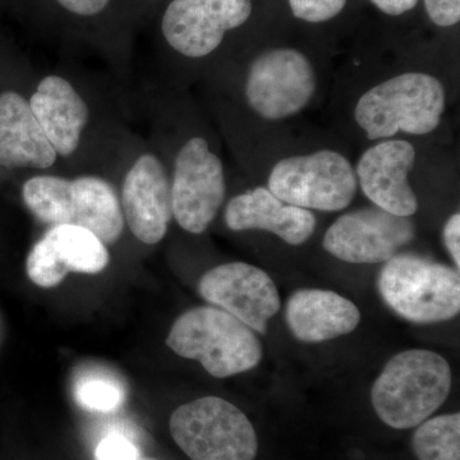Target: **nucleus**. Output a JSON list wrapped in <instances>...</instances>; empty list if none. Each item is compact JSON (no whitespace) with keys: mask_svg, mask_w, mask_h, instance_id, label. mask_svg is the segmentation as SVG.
<instances>
[{"mask_svg":"<svg viewBox=\"0 0 460 460\" xmlns=\"http://www.w3.org/2000/svg\"><path fill=\"white\" fill-rule=\"evenodd\" d=\"M449 363L428 349H410L386 363L371 390L378 419L395 429L416 428L447 401L452 389Z\"/></svg>","mask_w":460,"mask_h":460,"instance_id":"f257e3e1","label":"nucleus"},{"mask_svg":"<svg viewBox=\"0 0 460 460\" xmlns=\"http://www.w3.org/2000/svg\"><path fill=\"white\" fill-rule=\"evenodd\" d=\"M22 199L40 222L51 226H83L104 244H113L122 235L124 217L117 193L95 175L75 180L38 175L23 184Z\"/></svg>","mask_w":460,"mask_h":460,"instance_id":"f03ea898","label":"nucleus"},{"mask_svg":"<svg viewBox=\"0 0 460 460\" xmlns=\"http://www.w3.org/2000/svg\"><path fill=\"white\" fill-rule=\"evenodd\" d=\"M445 104L447 93L438 78L407 72L363 93L354 118L371 141L394 137L401 132L429 135L440 124Z\"/></svg>","mask_w":460,"mask_h":460,"instance_id":"7ed1b4c3","label":"nucleus"},{"mask_svg":"<svg viewBox=\"0 0 460 460\" xmlns=\"http://www.w3.org/2000/svg\"><path fill=\"white\" fill-rule=\"evenodd\" d=\"M166 345L178 356L199 361L217 378L252 370L262 359L255 332L217 307H196L181 314Z\"/></svg>","mask_w":460,"mask_h":460,"instance_id":"20e7f679","label":"nucleus"},{"mask_svg":"<svg viewBox=\"0 0 460 460\" xmlns=\"http://www.w3.org/2000/svg\"><path fill=\"white\" fill-rule=\"evenodd\" d=\"M381 298L398 316L414 323L452 320L460 311L458 269L417 255L399 253L378 274Z\"/></svg>","mask_w":460,"mask_h":460,"instance_id":"39448f33","label":"nucleus"},{"mask_svg":"<svg viewBox=\"0 0 460 460\" xmlns=\"http://www.w3.org/2000/svg\"><path fill=\"white\" fill-rule=\"evenodd\" d=\"M169 429L192 460H253L259 452V438L246 414L217 396L181 405L172 411Z\"/></svg>","mask_w":460,"mask_h":460,"instance_id":"423d86ee","label":"nucleus"},{"mask_svg":"<svg viewBox=\"0 0 460 460\" xmlns=\"http://www.w3.org/2000/svg\"><path fill=\"white\" fill-rule=\"evenodd\" d=\"M357 189L358 181L349 160L332 150L286 157L269 177V190L278 199L305 210H344L352 204Z\"/></svg>","mask_w":460,"mask_h":460,"instance_id":"0eeeda50","label":"nucleus"},{"mask_svg":"<svg viewBox=\"0 0 460 460\" xmlns=\"http://www.w3.org/2000/svg\"><path fill=\"white\" fill-rule=\"evenodd\" d=\"M316 91L310 59L292 48L263 51L248 71V105L268 120L286 119L304 111Z\"/></svg>","mask_w":460,"mask_h":460,"instance_id":"6e6552de","label":"nucleus"},{"mask_svg":"<svg viewBox=\"0 0 460 460\" xmlns=\"http://www.w3.org/2000/svg\"><path fill=\"white\" fill-rule=\"evenodd\" d=\"M171 187L172 217L181 228L192 234L204 233L226 198L222 162L205 138H190L181 148Z\"/></svg>","mask_w":460,"mask_h":460,"instance_id":"1a4fd4ad","label":"nucleus"},{"mask_svg":"<svg viewBox=\"0 0 460 460\" xmlns=\"http://www.w3.org/2000/svg\"><path fill=\"white\" fill-rule=\"evenodd\" d=\"M416 237L410 217L387 213L377 206L341 215L326 230L323 246L349 263H385Z\"/></svg>","mask_w":460,"mask_h":460,"instance_id":"9d476101","label":"nucleus"},{"mask_svg":"<svg viewBox=\"0 0 460 460\" xmlns=\"http://www.w3.org/2000/svg\"><path fill=\"white\" fill-rule=\"evenodd\" d=\"M199 292L208 304L260 334L268 332L269 321L280 310L279 290L270 275L246 262L211 269L199 280Z\"/></svg>","mask_w":460,"mask_h":460,"instance_id":"9b49d317","label":"nucleus"},{"mask_svg":"<svg viewBox=\"0 0 460 460\" xmlns=\"http://www.w3.org/2000/svg\"><path fill=\"white\" fill-rule=\"evenodd\" d=\"M251 14V0H172L163 16V35L181 56L202 58L217 50L226 33L246 23Z\"/></svg>","mask_w":460,"mask_h":460,"instance_id":"f8f14e48","label":"nucleus"},{"mask_svg":"<svg viewBox=\"0 0 460 460\" xmlns=\"http://www.w3.org/2000/svg\"><path fill=\"white\" fill-rule=\"evenodd\" d=\"M108 263L107 244L90 230L54 226L33 244L27 256L26 272L33 284L50 289L59 286L69 272L99 274Z\"/></svg>","mask_w":460,"mask_h":460,"instance_id":"ddd939ff","label":"nucleus"},{"mask_svg":"<svg viewBox=\"0 0 460 460\" xmlns=\"http://www.w3.org/2000/svg\"><path fill=\"white\" fill-rule=\"evenodd\" d=\"M416 162L410 142L387 140L368 148L357 165V181L372 204L398 217H411L419 199L408 174Z\"/></svg>","mask_w":460,"mask_h":460,"instance_id":"4468645a","label":"nucleus"},{"mask_svg":"<svg viewBox=\"0 0 460 460\" xmlns=\"http://www.w3.org/2000/svg\"><path fill=\"white\" fill-rule=\"evenodd\" d=\"M123 217L132 234L145 244L165 237L172 217V187L164 166L144 154L127 172L122 190Z\"/></svg>","mask_w":460,"mask_h":460,"instance_id":"2eb2a0df","label":"nucleus"},{"mask_svg":"<svg viewBox=\"0 0 460 460\" xmlns=\"http://www.w3.org/2000/svg\"><path fill=\"white\" fill-rule=\"evenodd\" d=\"M226 223L234 232L266 230L290 246L304 244L316 228V217L310 210L281 201L265 187H257L230 199Z\"/></svg>","mask_w":460,"mask_h":460,"instance_id":"dca6fc26","label":"nucleus"},{"mask_svg":"<svg viewBox=\"0 0 460 460\" xmlns=\"http://www.w3.org/2000/svg\"><path fill=\"white\" fill-rule=\"evenodd\" d=\"M286 320L296 339L321 343L354 332L361 313L352 301L332 290L301 289L288 299Z\"/></svg>","mask_w":460,"mask_h":460,"instance_id":"f3484780","label":"nucleus"},{"mask_svg":"<svg viewBox=\"0 0 460 460\" xmlns=\"http://www.w3.org/2000/svg\"><path fill=\"white\" fill-rule=\"evenodd\" d=\"M29 102L57 155H72L89 119V108L74 86L59 75H48Z\"/></svg>","mask_w":460,"mask_h":460,"instance_id":"a211bd4d","label":"nucleus"},{"mask_svg":"<svg viewBox=\"0 0 460 460\" xmlns=\"http://www.w3.org/2000/svg\"><path fill=\"white\" fill-rule=\"evenodd\" d=\"M57 153L30 102L13 91L0 95V165L7 169H48Z\"/></svg>","mask_w":460,"mask_h":460,"instance_id":"6ab92c4d","label":"nucleus"},{"mask_svg":"<svg viewBox=\"0 0 460 460\" xmlns=\"http://www.w3.org/2000/svg\"><path fill=\"white\" fill-rule=\"evenodd\" d=\"M411 447L419 460H460V414L423 420Z\"/></svg>","mask_w":460,"mask_h":460,"instance_id":"aec40b11","label":"nucleus"},{"mask_svg":"<svg viewBox=\"0 0 460 460\" xmlns=\"http://www.w3.org/2000/svg\"><path fill=\"white\" fill-rule=\"evenodd\" d=\"M75 402L93 413H113L127 398V390L120 378L105 370L91 368L81 372L74 384Z\"/></svg>","mask_w":460,"mask_h":460,"instance_id":"412c9836","label":"nucleus"},{"mask_svg":"<svg viewBox=\"0 0 460 460\" xmlns=\"http://www.w3.org/2000/svg\"><path fill=\"white\" fill-rule=\"evenodd\" d=\"M348 0H288L293 16L308 23L328 22L341 13Z\"/></svg>","mask_w":460,"mask_h":460,"instance_id":"4be33fe9","label":"nucleus"},{"mask_svg":"<svg viewBox=\"0 0 460 460\" xmlns=\"http://www.w3.org/2000/svg\"><path fill=\"white\" fill-rule=\"evenodd\" d=\"M95 460H155L142 456L138 445L123 432L111 431L95 447Z\"/></svg>","mask_w":460,"mask_h":460,"instance_id":"5701e85b","label":"nucleus"},{"mask_svg":"<svg viewBox=\"0 0 460 460\" xmlns=\"http://www.w3.org/2000/svg\"><path fill=\"white\" fill-rule=\"evenodd\" d=\"M426 12L432 23L438 27L458 25L460 0H425Z\"/></svg>","mask_w":460,"mask_h":460,"instance_id":"b1692460","label":"nucleus"},{"mask_svg":"<svg viewBox=\"0 0 460 460\" xmlns=\"http://www.w3.org/2000/svg\"><path fill=\"white\" fill-rule=\"evenodd\" d=\"M443 239L456 269L460 268V215L453 214L444 226Z\"/></svg>","mask_w":460,"mask_h":460,"instance_id":"393cba45","label":"nucleus"},{"mask_svg":"<svg viewBox=\"0 0 460 460\" xmlns=\"http://www.w3.org/2000/svg\"><path fill=\"white\" fill-rule=\"evenodd\" d=\"M63 8L78 16H95L108 7L111 0H57Z\"/></svg>","mask_w":460,"mask_h":460,"instance_id":"a878e982","label":"nucleus"},{"mask_svg":"<svg viewBox=\"0 0 460 460\" xmlns=\"http://www.w3.org/2000/svg\"><path fill=\"white\" fill-rule=\"evenodd\" d=\"M371 3L387 16L398 17L416 8L419 0H371Z\"/></svg>","mask_w":460,"mask_h":460,"instance_id":"bb28decb","label":"nucleus"}]
</instances>
